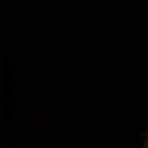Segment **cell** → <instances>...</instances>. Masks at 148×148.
I'll return each instance as SVG.
<instances>
[{
	"mask_svg": "<svg viewBox=\"0 0 148 148\" xmlns=\"http://www.w3.org/2000/svg\"><path fill=\"white\" fill-rule=\"evenodd\" d=\"M147 145L148 146V143H147Z\"/></svg>",
	"mask_w": 148,
	"mask_h": 148,
	"instance_id": "cell-1",
	"label": "cell"
}]
</instances>
